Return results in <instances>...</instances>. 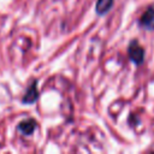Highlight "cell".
<instances>
[{
    "mask_svg": "<svg viewBox=\"0 0 154 154\" xmlns=\"http://www.w3.org/2000/svg\"><path fill=\"white\" fill-rule=\"evenodd\" d=\"M36 120L35 119H25V120H23V122H20L19 124H18V130L23 134V135H25V136H29V135H31L34 131H35V129H36Z\"/></svg>",
    "mask_w": 154,
    "mask_h": 154,
    "instance_id": "3957f363",
    "label": "cell"
},
{
    "mask_svg": "<svg viewBox=\"0 0 154 154\" xmlns=\"http://www.w3.org/2000/svg\"><path fill=\"white\" fill-rule=\"evenodd\" d=\"M113 5V0H97L95 5V10L99 14H105L109 11Z\"/></svg>",
    "mask_w": 154,
    "mask_h": 154,
    "instance_id": "5b68a950",
    "label": "cell"
},
{
    "mask_svg": "<svg viewBox=\"0 0 154 154\" xmlns=\"http://www.w3.org/2000/svg\"><path fill=\"white\" fill-rule=\"evenodd\" d=\"M129 57L130 59L136 63V64H141L143 61V57H144V51L143 48L136 42H131L130 46H129Z\"/></svg>",
    "mask_w": 154,
    "mask_h": 154,
    "instance_id": "6da1fadb",
    "label": "cell"
},
{
    "mask_svg": "<svg viewBox=\"0 0 154 154\" xmlns=\"http://www.w3.org/2000/svg\"><path fill=\"white\" fill-rule=\"evenodd\" d=\"M36 85H37V81L34 79L32 83L28 87V89H26V91L23 96V100H22L23 103H34V102H36V100L38 99V95H40Z\"/></svg>",
    "mask_w": 154,
    "mask_h": 154,
    "instance_id": "7a4b0ae2",
    "label": "cell"
},
{
    "mask_svg": "<svg viewBox=\"0 0 154 154\" xmlns=\"http://www.w3.org/2000/svg\"><path fill=\"white\" fill-rule=\"evenodd\" d=\"M141 23L143 26L148 29H154V6L149 7L144 12V14L141 18Z\"/></svg>",
    "mask_w": 154,
    "mask_h": 154,
    "instance_id": "277c9868",
    "label": "cell"
}]
</instances>
